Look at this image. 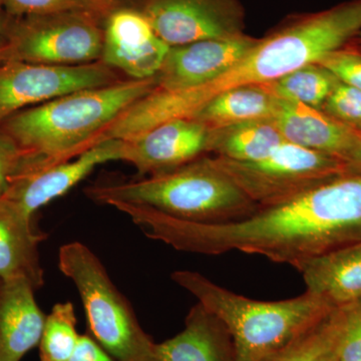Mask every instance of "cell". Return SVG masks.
Here are the masks:
<instances>
[{
	"instance_id": "7402d4cb",
	"label": "cell",
	"mask_w": 361,
	"mask_h": 361,
	"mask_svg": "<svg viewBox=\"0 0 361 361\" xmlns=\"http://www.w3.org/2000/svg\"><path fill=\"white\" fill-rule=\"evenodd\" d=\"M338 80L319 63H310L266 87L275 97L322 110Z\"/></svg>"
},
{
	"instance_id": "52a82bcc",
	"label": "cell",
	"mask_w": 361,
	"mask_h": 361,
	"mask_svg": "<svg viewBox=\"0 0 361 361\" xmlns=\"http://www.w3.org/2000/svg\"><path fill=\"white\" fill-rule=\"evenodd\" d=\"M106 16L85 11L11 16L8 59L49 66L101 61Z\"/></svg>"
},
{
	"instance_id": "8fae6325",
	"label": "cell",
	"mask_w": 361,
	"mask_h": 361,
	"mask_svg": "<svg viewBox=\"0 0 361 361\" xmlns=\"http://www.w3.org/2000/svg\"><path fill=\"white\" fill-rule=\"evenodd\" d=\"M123 140H104L71 160L42 168L33 166L25 156L6 198L35 215L42 207L77 186L97 166L123 161Z\"/></svg>"
},
{
	"instance_id": "d6986e66",
	"label": "cell",
	"mask_w": 361,
	"mask_h": 361,
	"mask_svg": "<svg viewBox=\"0 0 361 361\" xmlns=\"http://www.w3.org/2000/svg\"><path fill=\"white\" fill-rule=\"evenodd\" d=\"M299 272L306 291L331 308L361 300V241L308 261Z\"/></svg>"
},
{
	"instance_id": "4fadbf2b",
	"label": "cell",
	"mask_w": 361,
	"mask_h": 361,
	"mask_svg": "<svg viewBox=\"0 0 361 361\" xmlns=\"http://www.w3.org/2000/svg\"><path fill=\"white\" fill-rule=\"evenodd\" d=\"M211 137L212 129L193 118L169 121L123 140V161L141 175L167 172L210 153Z\"/></svg>"
},
{
	"instance_id": "5bb4252c",
	"label": "cell",
	"mask_w": 361,
	"mask_h": 361,
	"mask_svg": "<svg viewBox=\"0 0 361 361\" xmlns=\"http://www.w3.org/2000/svg\"><path fill=\"white\" fill-rule=\"evenodd\" d=\"M257 39L241 33L172 47L155 77L156 89L182 90L208 84L236 65Z\"/></svg>"
},
{
	"instance_id": "5b68a950",
	"label": "cell",
	"mask_w": 361,
	"mask_h": 361,
	"mask_svg": "<svg viewBox=\"0 0 361 361\" xmlns=\"http://www.w3.org/2000/svg\"><path fill=\"white\" fill-rule=\"evenodd\" d=\"M173 281L224 323L234 361H265L336 310L310 292L261 301L228 290L196 271L177 270Z\"/></svg>"
},
{
	"instance_id": "9c48e42d",
	"label": "cell",
	"mask_w": 361,
	"mask_h": 361,
	"mask_svg": "<svg viewBox=\"0 0 361 361\" xmlns=\"http://www.w3.org/2000/svg\"><path fill=\"white\" fill-rule=\"evenodd\" d=\"M116 70L103 61L80 66H49L0 61V123L18 111L59 97L115 84Z\"/></svg>"
},
{
	"instance_id": "e575fe53",
	"label": "cell",
	"mask_w": 361,
	"mask_h": 361,
	"mask_svg": "<svg viewBox=\"0 0 361 361\" xmlns=\"http://www.w3.org/2000/svg\"><path fill=\"white\" fill-rule=\"evenodd\" d=\"M9 59V49L8 47H4V49H0V61H4V59Z\"/></svg>"
},
{
	"instance_id": "7a4b0ae2",
	"label": "cell",
	"mask_w": 361,
	"mask_h": 361,
	"mask_svg": "<svg viewBox=\"0 0 361 361\" xmlns=\"http://www.w3.org/2000/svg\"><path fill=\"white\" fill-rule=\"evenodd\" d=\"M361 32V0L302 14L258 39L236 65L208 84L159 90L154 108L161 122L192 118L214 97L243 85H266L345 47Z\"/></svg>"
},
{
	"instance_id": "4dcf8cb0",
	"label": "cell",
	"mask_w": 361,
	"mask_h": 361,
	"mask_svg": "<svg viewBox=\"0 0 361 361\" xmlns=\"http://www.w3.org/2000/svg\"><path fill=\"white\" fill-rule=\"evenodd\" d=\"M343 161L346 175H361V132H357L355 145Z\"/></svg>"
},
{
	"instance_id": "44dd1931",
	"label": "cell",
	"mask_w": 361,
	"mask_h": 361,
	"mask_svg": "<svg viewBox=\"0 0 361 361\" xmlns=\"http://www.w3.org/2000/svg\"><path fill=\"white\" fill-rule=\"evenodd\" d=\"M285 140L272 120L253 121L212 130L210 153L240 163L263 160Z\"/></svg>"
},
{
	"instance_id": "7c38bea8",
	"label": "cell",
	"mask_w": 361,
	"mask_h": 361,
	"mask_svg": "<svg viewBox=\"0 0 361 361\" xmlns=\"http://www.w3.org/2000/svg\"><path fill=\"white\" fill-rule=\"evenodd\" d=\"M170 49L146 16L134 6L116 7L104 20L101 61L130 78L156 77Z\"/></svg>"
},
{
	"instance_id": "83f0119b",
	"label": "cell",
	"mask_w": 361,
	"mask_h": 361,
	"mask_svg": "<svg viewBox=\"0 0 361 361\" xmlns=\"http://www.w3.org/2000/svg\"><path fill=\"white\" fill-rule=\"evenodd\" d=\"M349 44L330 52L318 63L342 84L361 90V49Z\"/></svg>"
},
{
	"instance_id": "cb8c5ba5",
	"label": "cell",
	"mask_w": 361,
	"mask_h": 361,
	"mask_svg": "<svg viewBox=\"0 0 361 361\" xmlns=\"http://www.w3.org/2000/svg\"><path fill=\"white\" fill-rule=\"evenodd\" d=\"M341 308L330 311L320 322L265 361H316L336 348Z\"/></svg>"
},
{
	"instance_id": "e0dca14e",
	"label": "cell",
	"mask_w": 361,
	"mask_h": 361,
	"mask_svg": "<svg viewBox=\"0 0 361 361\" xmlns=\"http://www.w3.org/2000/svg\"><path fill=\"white\" fill-rule=\"evenodd\" d=\"M272 122L285 141L342 161L353 149L357 135V132L322 110L283 99H280Z\"/></svg>"
},
{
	"instance_id": "4316f807",
	"label": "cell",
	"mask_w": 361,
	"mask_h": 361,
	"mask_svg": "<svg viewBox=\"0 0 361 361\" xmlns=\"http://www.w3.org/2000/svg\"><path fill=\"white\" fill-rule=\"evenodd\" d=\"M334 350L339 361H361V300L341 308Z\"/></svg>"
},
{
	"instance_id": "d590c367",
	"label": "cell",
	"mask_w": 361,
	"mask_h": 361,
	"mask_svg": "<svg viewBox=\"0 0 361 361\" xmlns=\"http://www.w3.org/2000/svg\"><path fill=\"white\" fill-rule=\"evenodd\" d=\"M353 42H356V44H357V47H360L361 49V32L360 35H357V37Z\"/></svg>"
},
{
	"instance_id": "2e32d148",
	"label": "cell",
	"mask_w": 361,
	"mask_h": 361,
	"mask_svg": "<svg viewBox=\"0 0 361 361\" xmlns=\"http://www.w3.org/2000/svg\"><path fill=\"white\" fill-rule=\"evenodd\" d=\"M32 218L14 202L0 200V277L23 278L37 291L44 282L39 246L45 235L35 229Z\"/></svg>"
},
{
	"instance_id": "d4e9b609",
	"label": "cell",
	"mask_w": 361,
	"mask_h": 361,
	"mask_svg": "<svg viewBox=\"0 0 361 361\" xmlns=\"http://www.w3.org/2000/svg\"><path fill=\"white\" fill-rule=\"evenodd\" d=\"M11 16L85 11L109 14L120 4L113 0H2Z\"/></svg>"
},
{
	"instance_id": "ac0fdd59",
	"label": "cell",
	"mask_w": 361,
	"mask_h": 361,
	"mask_svg": "<svg viewBox=\"0 0 361 361\" xmlns=\"http://www.w3.org/2000/svg\"><path fill=\"white\" fill-rule=\"evenodd\" d=\"M156 361H234L232 337L224 323L197 303L180 334L157 343Z\"/></svg>"
},
{
	"instance_id": "603a6c76",
	"label": "cell",
	"mask_w": 361,
	"mask_h": 361,
	"mask_svg": "<svg viewBox=\"0 0 361 361\" xmlns=\"http://www.w3.org/2000/svg\"><path fill=\"white\" fill-rule=\"evenodd\" d=\"M80 337L73 304H54L45 318L39 344L40 361H68L77 348Z\"/></svg>"
},
{
	"instance_id": "6da1fadb",
	"label": "cell",
	"mask_w": 361,
	"mask_h": 361,
	"mask_svg": "<svg viewBox=\"0 0 361 361\" xmlns=\"http://www.w3.org/2000/svg\"><path fill=\"white\" fill-rule=\"evenodd\" d=\"M149 239L203 255L256 254L300 271L322 254L361 241V175H343L248 217L206 224L118 204Z\"/></svg>"
},
{
	"instance_id": "484cf974",
	"label": "cell",
	"mask_w": 361,
	"mask_h": 361,
	"mask_svg": "<svg viewBox=\"0 0 361 361\" xmlns=\"http://www.w3.org/2000/svg\"><path fill=\"white\" fill-rule=\"evenodd\" d=\"M322 111L348 129L361 132V90L337 82Z\"/></svg>"
},
{
	"instance_id": "1f68e13d",
	"label": "cell",
	"mask_w": 361,
	"mask_h": 361,
	"mask_svg": "<svg viewBox=\"0 0 361 361\" xmlns=\"http://www.w3.org/2000/svg\"><path fill=\"white\" fill-rule=\"evenodd\" d=\"M11 16L7 13L2 0H0V49L7 45V32H8Z\"/></svg>"
},
{
	"instance_id": "ffe728a7",
	"label": "cell",
	"mask_w": 361,
	"mask_h": 361,
	"mask_svg": "<svg viewBox=\"0 0 361 361\" xmlns=\"http://www.w3.org/2000/svg\"><path fill=\"white\" fill-rule=\"evenodd\" d=\"M279 101L266 85H243L220 92L192 118L212 130L253 121L272 120Z\"/></svg>"
},
{
	"instance_id": "277c9868",
	"label": "cell",
	"mask_w": 361,
	"mask_h": 361,
	"mask_svg": "<svg viewBox=\"0 0 361 361\" xmlns=\"http://www.w3.org/2000/svg\"><path fill=\"white\" fill-rule=\"evenodd\" d=\"M90 200L104 205L145 207L176 219L218 224L248 217L259 208L211 157L130 182L87 187Z\"/></svg>"
},
{
	"instance_id": "f1b7e54d",
	"label": "cell",
	"mask_w": 361,
	"mask_h": 361,
	"mask_svg": "<svg viewBox=\"0 0 361 361\" xmlns=\"http://www.w3.org/2000/svg\"><path fill=\"white\" fill-rule=\"evenodd\" d=\"M25 152L0 129V200L6 198L23 165Z\"/></svg>"
},
{
	"instance_id": "836d02e7",
	"label": "cell",
	"mask_w": 361,
	"mask_h": 361,
	"mask_svg": "<svg viewBox=\"0 0 361 361\" xmlns=\"http://www.w3.org/2000/svg\"><path fill=\"white\" fill-rule=\"evenodd\" d=\"M113 1L116 2V4H120V6H135L137 0H113Z\"/></svg>"
},
{
	"instance_id": "3957f363",
	"label": "cell",
	"mask_w": 361,
	"mask_h": 361,
	"mask_svg": "<svg viewBox=\"0 0 361 361\" xmlns=\"http://www.w3.org/2000/svg\"><path fill=\"white\" fill-rule=\"evenodd\" d=\"M155 77L118 80L78 90L18 111L0 129L40 167L71 160L94 146L99 135L135 102L156 89Z\"/></svg>"
},
{
	"instance_id": "ba28073f",
	"label": "cell",
	"mask_w": 361,
	"mask_h": 361,
	"mask_svg": "<svg viewBox=\"0 0 361 361\" xmlns=\"http://www.w3.org/2000/svg\"><path fill=\"white\" fill-rule=\"evenodd\" d=\"M212 160L259 208L282 203L346 175L341 159L286 141L263 160L240 163L217 156Z\"/></svg>"
},
{
	"instance_id": "f546056e",
	"label": "cell",
	"mask_w": 361,
	"mask_h": 361,
	"mask_svg": "<svg viewBox=\"0 0 361 361\" xmlns=\"http://www.w3.org/2000/svg\"><path fill=\"white\" fill-rule=\"evenodd\" d=\"M68 361H118L92 336L89 331L80 334V341Z\"/></svg>"
},
{
	"instance_id": "9a60e30c",
	"label": "cell",
	"mask_w": 361,
	"mask_h": 361,
	"mask_svg": "<svg viewBox=\"0 0 361 361\" xmlns=\"http://www.w3.org/2000/svg\"><path fill=\"white\" fill-rule=\"evenodd\" d=\"M35 292L23 278L0 277V361H20L39 345L47 315Z\"/></svg>"
},
{
	"instance_id": "d6a6232c",
	"label": "cell",
	"mask_w": 361,
	"mask_h": 361,
	"mask_svg": "<svg viewBox=\"0 0 361 361\" xmlns=\"http://www.w3.org/2000/svg\"><path fill=\"white\" fill-rule=\"evenodd\" d=\"M334 349V350L329 351V353H325L324 355H322V357L318 358L316 361H339Z\"/></svg>"
},
{
	"instance_id": "30bf717a",
	"label": "cell",
	"mask_w": 361,
	"mask_h": 361,
	"mask_svg": "<svg viewBox=\"0 0 361 361\" xmlns=\"http://www.w3.org/2000/svg\"><path fill=\"white\" fill-rule=\"evenodd\" d=\"M134 7L171 47L244 33L238 0H137Z\"/></svg>"
},
{
	"instance_id": "8992f818",
	"label": "cell",
	"mask_w": 361,
	"mask_h": 361,
	"mask_svg": "<svg viewBox=\"0 0 361 361\" xmlns=\"http://www.w3.org/2000/svg\"><path fill=\"white\" fill-rule=\"evenodd\" d=\"M59 267L77 287L92 336L118 361H156V344L96 254L80 242L59 249Z\"/></svg>"
}]
</instances>
